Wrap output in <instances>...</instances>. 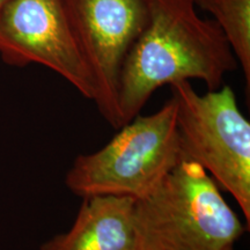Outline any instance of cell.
I'll return each instance as SVG.
<instances>
[{"mask_svg":"<svg viewBox=\"0 0 250 250\" xmlns=\"http://www.w3.org/2000/svg\"><path fill=\"white\" fill-rule=\"evenodd\" d=\"M9 1H11V0H0V13H1V11Z\"/></svg>","mask_w":250,"mask_h":250,"instance_id":"cell-9","label":"cell"},{"mask_svg":"<svg viewBox=\"0 0 250 250\" xmlns=\"http://www.w3.org/2000/svg\"><path fill=\"white\" fill-rule=\"evenodd\" d=\"M0 58L14 67L42 65L95 98L68 0H11L0 13Z\"/></svg>","mask_w":250,"mask_h":250,"instance_id":"cell-5","label":"cell"},{"mask_svg":"<svg viewBox=\"0 0 250 250\" xmlns=\"http://www.w3.org/2000/svg\"><path fill=\"white\" fill-rule=\"evenodd\" d=\"M176 102V130L182 160L208 171L229 192L250 225V123L232 87L198 94L189 81L170 85Z\"/></svg>","mask_w":250,"mask_h":250,"instance_id":"cell-4","label":"cell"},{"mask_svg":"<svg viewBox=\"0 0 250 250\" xmlns=\"http://www.w3.org/2000/svg\"><path fill=\"white\" fill-rule=\"evenodd\" d=\"M133 210L130 197L83 198L70 229L48 240L40 250H142Z\"/></svg>","mask_w":250,"mask_h":250,"instance_id":"cell-7","label":"cell"},{"mask_svg":"<svg viewBox=\"0 0 250 250\" xmlns=\"http://www.w3.org/2000/svg\"><path fill=\"white\" fill-rule=\"evenodd\" d=\"M196 8L208 12L232 48L250 86V0H192Z\"/></svg>","mask_w":250,"mask_h":250,"instance_id":"cell-8","label":"cell"},{"mask_svg":"<svg viewBox=\"0 0 250 250\" xmlns=\"http://www.w3.org/2000/svg\"><path fill=\"white\" fill-rule=\"evenodd\" d=\"M239 62L213 19H203L192 0H149V20L121 70L120 127L140 114L162 86L202 80L208 90L224 85Z\"/></svg>","mask_w":250,"mask_h":250,"instance_id":"cell-1","label":"cell"},{"mask_svg":"<svg viewBox=\"0 0 250 250\" xmlns=\"http://www.w3.org/2000/svg\"><path fill=\"white\" fill-rule=\"evenodd\" d=\"M133 215L142 250H224L248 229L208 171L186 159L134 199Z\"/></svg>","mask_w":250,"mask_h":250,"instance_id":"cell-2","label":"cell"},{"mask_svg":"<svg viewBox=\"0 0 250 250\" xmlns=\"http://www.w3.org/2000/svg\"><path fill=\"white\" fill-rule=\"evenodd\" d=\"M224 250H234V246H228Z\"/></svg>","mask_w":250,"mask_h":250,"instance_id":"cell-10","label":"cell"},{"mask_svg":"<svg viewBox=\"0 0 250 250\" xmlns=\"http://www.w3.org/2000/svg\"><path fill=\"white\" fill-rule=\"evenodd\" d=\"M102 117L120 129L117 92L123 62L149 20V0H68Z\"/></svg>","mask_w":250,"mask_h":250,"instance_id":"cell-6","label":"cell"},{"mask_svg":"<svg viewBox=\"0 0 250 250\" xmlns=\"http://www.w3.org/2000/svg\"><path fill=\"white\" fill-rule=\"evenodd\" d=\"M120 129L99 151L77 156L65 177L71 192L142 199L182 160L173 96L154 114L137 115Z\"/></svg>","mask_w":250,"mask_h":250,"instance_id":"cell-3","label":"cell"}]
</instances>
